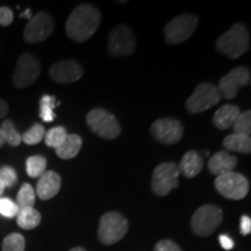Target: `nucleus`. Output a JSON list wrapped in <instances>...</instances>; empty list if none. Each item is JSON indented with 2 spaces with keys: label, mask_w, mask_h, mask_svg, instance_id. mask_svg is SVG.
Returning <instances> with one entry per match:
<instances>
[{
  "label": "nucleus",
  "mask_w": 251,
  "mask_h": 251,
  "mask_svg": "<svg viewBox=\"0 0 251 251\" xmlns=\"http://www.w3.org/2000/svg\"><path fill=\"white\" fill-rule=\"evenodd\" d=\"M219 241L225 250H231L234 248V241L228 235H220Z\"/></svg>",
  "instance_id": "obj_36"
},
{
  "label": "nucleus",
  "mask_w": 251,
  "mask_h": 251,
  "mask_svg": "<svg viewBox=\"0 0 251 251\" xmlns=\"http://www.w3.org/2000/svg\"><path fill=\"white\" fill-rule=\"evenodd\" d=\"M224 147L226 151H234L241 153H250L251 139L250 136L243 134H230L225 137Z\"/></svg>",
  "instance_id": "obj_21"
},
{
  "label": "nucleus",
  "mask_w": 251,
  "mask_h": 251,
  "mask_svg": "<svg viewBox=\"0 0 251 251\" xmlns=\"http://www.w3.org/2000/svg\"><path fill=\"white\" fill-rule=\"evenodd\" d=\"M61 176L55 171H46L39 178L35 193L41 200H50L57 196L61 190Z\"/></svg>",
  "instance_id": "obj_16"
},
{
  "label": "nucleus",
  "mask_w": 251,
  "mask_h": 251,
  "mask_svg": "<svg viewBox=\"0 0 251 251\" xmlns=\"http://www.w3.org/2000/svg\"><path fill=\"white\" fill-rule=\"evenodd\" d=\"M47 159L46 157L36 155L30 156L26 162V171L30 178H40L46 172Z\"/></svg>",
  "instance_id": "obj_25"
},
{
  "label": "nucleus",
  "mask_w": 251,
  "mask_h": 251,
  "mask_svg": "<svg viewBox=\"0 0 251 251\" xmlns=\"http://www.w3.org/2000/svg\"><path fill=\"white\" fill-rule=\"evenodd\" d=\"M54 19L46 12H40L31 17L24 30V37L28 43H39L48 39L54 33Z\"/></svg>",
  "instance_id": "obj_12"
},
{
  "label": "nucleus",
  "mask_w": 251,
  "mask_h": 251,
  "mask_svg": "<svg viewBox=\"0 0 251 251\" xmlns=\"http://www.w3.org/2000/svg\"><path fill=\"white\" fill-rule=\"evenodd\" d=\"M198 24H199V18L192 13H185L172 19L164 28L166 43L175 46L185 42L193 35Z\"/></svg>",
  "instance_id": "obj_5"
},
{
  "label": "nucleus",
  "mask_w": 251,
  "mask_h": 251,
  "mask_svg": "<svg viewBox=\"0 0 251 251\" xmlns=\"http://www.w3.org/2000/svg\"><path fill=\"white\" fill-rule=\"evenodd\" d=\"M241 114L240 107L236 105H224L214 113L213 117V124L218 129L226 130L231 128Z\"/></svg>",
  "instance_id": "obj_18"
},
{
  "label": "nucleus",
  "mask_w": 251,
  "mask_h": 251,
  "mask_svg": "<svg viewBox=\"0 0 251 251\" xmlns=\"http://www.w3.org/2000/svg\"><path fill=\"white\" fill-rule=\"evenodd\" d=\"M250 70L246 67H237L225 75L219 81V92L221 98L234 99L238 91L250 84Z\"/></svg>",
  "instance_id": "obj_13"
},
{
  "label": "nucleus",
  "mask_w": 251,
  "mask_h": 251,
  "mask_svg": "<svg viewBox=\"0 0 251 251\" xmlns=\"http://www.w3.org/2000/svg\"><path fill=\"white\" fill-rule=\"evenodd\" d=\"M237 165V158L233 155H230L226 150L218 151L214 153L208 161V170L211 174L218 176L233 172Z\"/></svg>",
  "instance_id": "obj_17"
},
{
  "label": "nucleus",
  "mask_w": 251,
  "mask_h": 251,
  "mask_svg": "<svg viewBox=\"0 0 251 251\" xmlns=\"http://www.w3.org/2000/svg\"><path fill=\"white\" fill-rule=\"evenodd\" d=\"M215 190L226 199L241 200L249 192V180L238 172L218 176L214 181Z\"/></svg>",
  "instance_id": "obj_8"
},
{
  "label": "nucleus",
  "mask_w": 251,
  "mask_h": 251,
  "mask_svg": "<svg viewBox=\"0 0 251 251\" xmlns=\"http://www.w3.org/2000/svg\"><path fill=\"white\" fill-rule=\"evenodd\" d=\"M14 15L11 8L8 7H0V26L7 27L13 23Z\"/></svg>",
  "instance_id": "obj_33"
},
{
  "label": "nucleus",
  "mask_w": 251,
  "mask_h": 251,
  "mask_svg": "<svg viewBox=\"0 0 251 251\" xmlns=\"http://www.w3.org/2000/svg\"><path fill=\"white\" fill-rule=\"evenodd\" d=\"M0 128H1L2 134H4L6 143L9 144L11 147L20 146L21 142H23L21 141V134L14 127V124L12 122V120H4Z\"/></svg>",
  "instance_id": "obj_27"
},
{
  "label": "nucleus",
  "mask_w": 251,
  "mask_h": 251,
  "mask_svg": "<svg viewBox=\"0 0 251 251\" xmlns=\"http://www.w3.org/2000/svg\"><path fill=\"white\" fill-rule=\"evenodd\" d=\"M26 241L21 234L13 233L5 237L2 242V251H25Z\"/></svg>",
  "instance_id": "obj_29"
},
{
  "label": "nucleus",
  "mask_w": 251,
  "mask_h": 251,
  "mask_svg": "<svg viewBox=\"0 0 251 251\" xmlns=\"http://www.w3.org/2000/svg\"><path fill=\"white\" fill-rule=\"evenodd\" d=\"M46 129L42 125L35 124L28 129L26 133L21 135V141L28 146H34V144L40 143L41 141L45 139Z\"/></svg>",
  "instance_id": "obj_28"
},
{
  "label": "nucleus",
  "mask_w": 251,
  "mask_h": 251,
  "mask_svg": "<svg viewBox=\"0 0 251 251\" xmlns=\"http://www.w3.org/2000/svg\"><path fill=\"white\" fill-rule=\"evenodd\" d=\"M128 231V221L118 212H109L100 219L98 237L100 242L111 246L121 241Z\"/></svg>",
  "instance_id": "obj_6"
},
{
  "label": "nucleus",
  "mask_w": 251,
  "mask_h": 251,
  "mask_svg": "<svg viewBox=\"0 0 251 251\" xmlns=\"http://www.w3.org/2000/svg\"><path fill=\"white\" fill-rule=\"evenodd\" d=\"M250 45V34L244 25L237 23L216 40L215 48L219 54L236 59L246 54Z\"/></svg>",
  "instance_id": "obj_2"
},
{
  "label": "nucleus",
  "mask_w": 251,
  "mask_h": 251,
  "mask_svg": "<svg viewBox=\"0 0 251 251\" xmlns=\"http://www.w3.org/2000/svg\"><path fill=\"white\" fill-rule=\"evenodd\" d=\"M40 74L41 64L39 58L27 52L19 57L12 79L17 89H26L35 83Z\"/></svg>",
  "instance_id": "obj_10"
},
{
  "label": "nucleus",
  "mask_w": 251,
  "mask_h": 251,
  "mask_svg": "<svg viewBox=\"0 0 251 251\" xmlns=\"http://www.w3.org/2000/svg\"><path fill=\"white\" fill-rule=\"evenodd\" d=\"M180 171L174 162H166L157 165L152 172L151 190L158 197H165L179 185Z\"/></svg>",
  "instance_id": "obj_7"
},
{
  "label": "nucleus",
  "mask_w": 251,
  "mask_h": 251,
  "mask_svg": "<svg viewBox=\"0 0 251 251\" xmlns=\"http://www.w3.org/2000/svg\"><path fill=\"white\" fill-rule=\"evenodd\" d=\"M136 48V42L131 29L126 25H119L109 33L107 49L113 57L131 55Z\"/></svg>",
  "instance_id": "obj_11"
},
{
  "label": "nucleus",
  "mask_w": 251,
  "mask_h": 251,
  "mask_svg": "<svg viewBox=\"0 0 251 251\" xmlns=\"http://www.w3.org/2000/svg\"><path fill=\"white\" fill-rule=\"evenodd\" d=\"M8 113V105L5 100L0 99V119L4 118Z\"/></svg>",
  "instance_id": "obj_37"
},
{
  "label": "nucleus",
  "mask_w": 251,
  "mask_h": 251,
  "mask_svg": "<svg viewBox=\"0 0 251 251\" xmlns=\"http://www.w3.org/2000/svg\"><path fill=\"white\" fill-rule=\"evenodd\" d=\"M99 9L91 4H81L72 11L65 24V31L69 39L83 43L94 35L100 26Z\"/></svg>",
  "instance_id": "obj_1"
},
{
  "label": "nucleus",
  "mask_w": 251,
  "mask_h": 251,
  "mask_svg": "<svg viewBox=\"0 0 251 251\" xmlns=\"http://www.w3.org/2000/svg\"><path fill=\"white\" fill-rule=\"evenodd\" d=\"M81 146H83V140L79 135L77 134H68L67 139L58 148H56V155L62 159H71L75 158L79 153Z\"/></svg>",
  "instance_id": "obj_20"
},
{
  "label": "nucleus",
  "mask_w": 251,
  "mask_h": 251,
  "mask_svg": "<svg viewBox=\"0 0 251 251\" xmlns=\"http://www.w3.org/2000/svg\"><path fill=\"white\" fill-rule=\"evenodd\" d=\"M86 124L94 134L102 139H117L121 134V126L118 119L102 108H94L87 113Z\"/></svg>",
  "instance_id": "obj_3"
},
{
  "label": "nucleus",
  "mask_w": 251,
  "mask_h": 251,
  "mask_svg": "<svg viewBox=\"0 0 251 251\" xmlns=\"http://www.w3.org/2000/svg\"><path fill=\"white\" fill-rule=\"evenodd\" d=\"M40 118L45 122H51L55 120L56 114L54 109L56 106L59 105V102L56 101V98L54 96H45L41 97L40 99Z\"/></svg>",
  "instance_id": "obj_23"
},
{
  "label": "nucleus",
  "mask_w": 251,
  "mask_h": 251,
  "mask_svg": "<svg viewBox=\"0 0 251 251\" xmlns=\"http://www.w3.org/2000/svg\"><path fill=\"white\" fill-rule=\"evenodd\" d=\"M68 136V131L64 127L58 126L48 130L45 135V142L50 148H58L61 144L64 142Z\"/></svg>",
  "instance_id": "obj_26"
},
{
  "label": "nucleus",
  "mask_w": 251,
  "mask_h": 251,
  "mask_svg": "<svg viewBox=\"0 0 251 251\" xmlns=\"http://www.w3.org/2000/svg\"><path fill=\"white\" fill-rule=\"evenodd\" d=\"M234 134H243L250 136L251 133V112L246 111L241 113L233 126Z\"/></svg>",
  "instance_id": "obj_30"
},
{
  "label": "nucleus",
  "mask_w": 251,
  "mask_h": 251,
  "mask_svg": "<svg viewBox=\"0 0 251 251\" xmlns=\"http://www.w3.org/2000/svg\"><path fill=\"white\" fill-rule=\"evenodd\" d=\"M178 168L186 178H194L201 172L203 168V159L200 156V153L194 151V150H190L183 156Z\"/></svg>",
  "instance_id": "obj_19"
},
{
  "label": "nucleus",
  "mask_w": 251,
  "mask_h": 251,
  "mask_svg": "<svg viewBox=\"0 0 251 251\" xmlns=\"http://www.w3.org/2000/svg\"><path fill=\"white\" fill-rule=\"evenodd\" d=\"M17 218V224L20 228L30 230V229L36 228L41 222V214L34 207L31 208H21L19 209Z\"/></svg>",
  "instance_id": "obj_22"
},
{
  "label": "nucleus",
  "mask_w": 251,
  "mask_h": 251,
  "mask_svg": "<svg viewBox=\"0 0 251 251\" xmlns=\"http://www.w3.org/2000/svg\"><path fill=\"white\" fill-rule=\"evenodd\" d=\"M155 251H181L180 247L177 243H175L174 241L170 240H163L159 241L158 243L155 246Z\"/></svg>",
  "instance_id": "obj_34"
},
{
  "label": "nucleus",
  "mask_w": 251,
  "mask_h": 251,
  "mask_svg": "<svg viewBox=\"0 0 251 251\" xmlns=\"http://www.w3.org/2000/svg\"><path fill=\"white\" fill-rule=\"evenodd\" d=\"M6 142H5V137H4V134H2V130L1 128H0V148H1L2 146H4Z\"/></svg>",
  "instance_id": "obj_39"
},
{
  "label": "nucleus",
  "mask_w": 251,
  "mask_h": 251,
  "mask_svg": "<svg viewBox=\"0 0 251 251\" xmlns=\"http://www.w3.org/2000/svg\"><path fill=\"white\" fill-rule=\"evenodd\" d=\"M251 231V219L249 216L243 215L241 219V233L242 235H249Z\"/></svg>",
  "instance_id": "obj_35"
},
{
  "label": "nucleus",
  "mask_w": 251,
  "mask_h": 251,
  "mask_svg": "<svg viewBox=\"0 0 251 251\" xmlns=\"http://www.w3.org/2000/svg\"><path fill=\"white\" fill-rule=\"evenodd\" d=\"M5 184L2 183V180L0 179V197H1V194L4 193V191H5Z\"/></svg>",
  "instance_id": "obj_40"
},
{
  "label": "nucleus",
  "mask_w": 251,
  "mask_h": 251,
  "mask_svg": "<svg viewBox=\"0 0 251 251\" xmlns=\"http://www.w3.org/2000/svg\"><path fill=\"white\" fill-rule=\"evenodd\" d=\"M0 179L5 184V187H12L17 184L18 174L12 166H2L0 168Z\"/></svg>",
  "instance_id": "obj_32"
},
{
  "label": "nucleus",
  "mask_w": 251,
  "mask_h": 251,
  "mask_svg": "<svg viewBox=\"0 0 251 251\" xmlns=\"http://www.w3.org/2000/svg\"><path fill=\"white\" fill-rule=\"evenodd\" d=\"M19 207L9 198H0V214L5 218L12 219L18 215Z\"/></svg>",
  "instance_id": "obj_31"
},
{
  "label": "nucleus",
  "mask_w": 251,
  "mask_h": 251,
  "mask_svg": "<svg viewBox=\"0 0 251 251\" xmlns=\"http://www.w3.org/2000/svg\"><path fill=\"white\" fill-rule=\"evenodd\" d=\"M70 251H86V250H85V249H83V248L77 247V248H74V249H71Z\"/></svg>",
  "instance_id": "obj_41"
},
{
  "label": "nucleus",
  "mask_w": 251,
  "mask_h": 251,
  "mask_svg": "<svg viewBox=\"0 0 251 251\" xmlns=\"http://www.w3.org/2000/svg\"><path fill=\"white\" fill-rule=\"evenodd\" d=\"M221 100L218 86L212 83H201L194 90L192 96L187 99L186 109L191 114L205 112L214 107Z\"/></svg>",
  "instance_id": "obj_9"
},
{
  "label": "nucleus",
  "mask_w": 251,
  "mask_h": 251,
  "mask_svg": "<svg viewBox=\"0 0 251 251\" xmlns=\"http://www.w3.org/2000/svg\"><path fill=\"white\" fill-rule=\"evenodd\" d=\"M84 75V69L77 61L64 59L51 65L49 76L58 84H70L79 80Z\"/></svg>",
  "instance_id": "obj_15"
},
{
  "label": "nucleus",
  "mask_w": 251,
  "mask_h": 251,
  "mask_svg": "<svg viewBox=\"0 0 251 251\" xmlns=\"http://www.w3.org/2000/svg\"><path fill=\"white\" fill-rule=\"evenodd\" d=\"M20 18H27V19H29V20H30V19H31V9L27 8L23 14H20Z\"/></svg>",
  "instance_id": "obj_38"
},
{
  "label": "nucleus",
  "mask_w": 251,
  "mask_h": 251,
  "mask_svg": "<svg viewBox=\"0 0 251 251\" xmlns=\"http://www.w3.org/2000/svg\"><path fill=\"white\" fill-rule=\"evenodd\" d=\"M222 219L221 208L215 205H203L197 209L191 219V228L198 236H209L221 225Z\"/></svg>",
  "instance_id": "obj_4"
},
{
  "label": "nucleus",
  "mask_w": 251,
  "mask_h": 251,
  "mask_svg": "<svg viewBox=\"0 0 251 251\" xmlns=\"http://www.w3.org/2000/svg\"><path fill=\"white\" fill-rule=\"evenodd\" d=\"M35 199H36V193L34 191V188L31 187L29 184H24L19 190L18 196H17V205L19 209L21 208H31L35 205Z\"/></svg>",
  "instance_id": "obj_24"
},
{
  "label": "nucleus",
  "mask_w": 251,
  "mask_h": 251,
  "mask_svg": "<svg viewBox=\"0 0 251 251\" xmlns=\"http://www.w3.org/2000/svg\"><path fill=\"white\" fill-rule=\"evenodd\" d=\"M150 131L157 142L169 146L179 142L183 137L184 127L181 122L176 119L163 118L153 122Z\"/></svg>",
  "instance_id": "obj_14"
}]
</instances>
